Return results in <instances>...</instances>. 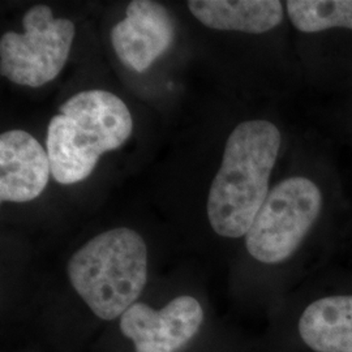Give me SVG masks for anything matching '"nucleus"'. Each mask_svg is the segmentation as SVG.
I'll list each match as a JSON object with an SVG mask.
<instances>
[{
    "label": "nucleus",
    "mask_w": 352,
    "mask_h": 352,
    "mask_svg": "<svg viewBox=\"0 0 352 352\" xmlns=\"http://www.w3.org/2000/svg\"><path fill=\"white\" fill-rule=\"evenodd\" d=\"M280 142L279 129L267 120H245L231 132L208 197L215 234L228 239L248 234L270 192Z\"/></svg>",
    "instance_id": "nucleus-1"
},
{
    "label": "nucleus",
    "mask_w": 352,
    "mask_h": 352,
    "mask_svg": "<svg viewBox=\"0 0 352 352\" xmlns=\"http://www.w3.org/2000/svg\"><path fill=\"white\" fill-rule=\"evenodd\" d=\"M132 129V115L113 93L100 89L77 93L60 106L47 129L54 179L60 184L85 180L102 154L124 145Z\"/></svg>",
    "instance_id": "nucleus-2"
},
{
    "label": "nucleus",
    "mask_w": 352,
    "mask_h": 352,
    "mask_svg": "<svg viewBox=\"0 0 352 352\" xmlns=\"http://www.w3.org/2000/svg\"><path fill=\"white\" fill-rule=\"evenodd\" d=\"M175 29L168 11L151 0H133L126 17L113 26L111 43L120 62L145 72L174 42Z\"/></svg>",
    "instance_id": "nucleus-7"
},
{
    "label": "nucleus",
    "mask_w": 352,
    "mask_h": 352,
    "mask_svg": "<svg viewBox=\"0 0 352 352\" xmlns=\"http://www.w3.org/2000/svg\"><path fill=\"white\" fill-rule=\"evenodd\" d=\"M322 206V190L312 179L282 180L269 192L245 235L247 251L263 264L289 260L320 218Z\"/></svg>",
    "instance_id": "nucleus-4"
},
{
    "label": "nucleus",
    "mask_w": 352,
    "mask_h": 352,
    "mask_svg": "<svg viewBox=\"0 0 352 352\" xmlns=\"http://www.w3.org/2000/svg\"><path fill=\"white\" fill-rule=\"evenodd\" d=\"M286 10L292 25L302 33L352 32V0H289Z\"/></svg>",
    "instance_id": "nucleus-11"
},
{
    "label": "nucleus",
    "mask_w": 352,
    "mask_h": 352,
    "mask_svg": "<svg viewBox=\"0 0 352 352\" xmlns=\"http://www.w3.org/2000/svg\"><path fill=\"white\" fill-rule=\"evenodd\" d=\"M299 334L316 352H352V295L318 299L299 320Z\"/></svg>",
    "instance_id": "nucleus-10"
},
{
    "label": "nucleus",
    "mask_w": 352,
    "mask_h": 352,
    "mask_svg": "<svg viewBox=\"0 0 352 352\" xmlns=\"http://www.w3.org/2000/svg\"><path fill=\"white\" fill-rule=\"evenodd\" d=\"M51 174L47 151L30 133L13 129L0 136V200L29 202L47 187Z\"/></svg>",
    "instance_id": "nucleus-8"
},
{
    "label": "nucleus",
    "mask_w": 352,
    "mask_h": 352,
    "mask_svg": "<svg viewBox=\"0 0 352 352\" xmlns=\"http://www.w3.org/2000/svg\"><path fill=\"white\" fill-rule=\"evenodd\" d=\"M148 269L145 240L135 230L118 227L78 248L68 261L67 276L93 315L113 321L139 302Z\"/></svg>",
    "instance_id": "nucleus-3"
},
{
    "label": "nucleus",
    "mask_w": 352,
    "mask_h": 352,
    "mask_svg": "<svg viewBox=\"0 0 352 352\" xmlns=\"http://www.w3.org/2000/svg\"><path fill=\"white\" fill-rule=\"evenodd\" d=\"M204 321L201 302L180 295L161 308L135 302L119 318V330L135 352H179L196 338Z\"/></svg>",
    "instance_id": "nucleus-6"
},
{
    "label": "nucleus",
    "mask_w": 352,
    "mask_h": 352,
    "mask_svg": "<svg viewBox=\"0 0 352 352\" xmlns=\"http://www.w3.org/2000/svg\"><path fill=\"white\" fill-rule=\"evenodd\" d=\"M24 33L0 39V74L17 85L39 88L62 72L75 38L68 19H55L50 7H32L23 19Z\"/></svg>",
    "instance_id": "nucleus-5"
},
{
    "label": "nucleus",
    "mask_w": 352,
    "mask_h": 352,
    "mask_svg": "<svg viewBox=\"0 0 352 352\" xmlns=\"http://www.w3.org/2000/svg\"><path fill=\"white\" fill-rule=\"evenodd\" d=\"M189 11L215 30L263 34L277 28L285 17L278 0H190Z\"/></svg>",
    "instance_id": "nucleus-9"
}]
</instances>
